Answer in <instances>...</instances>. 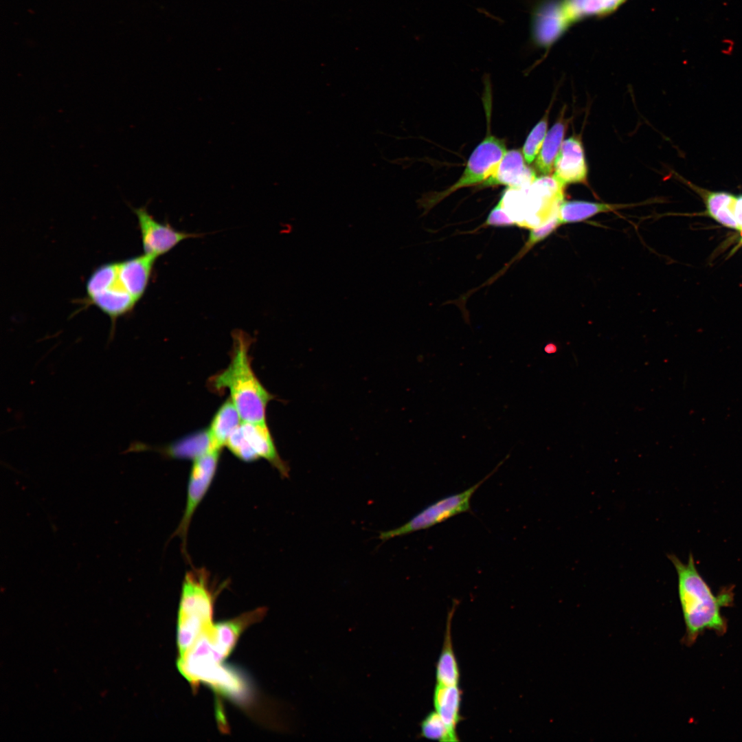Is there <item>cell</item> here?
Segmentation results:
<instances>
[{
    "mask_svg": "<svg viewBox=\"0 0 742 742\" xmlns=\"http://www.w3.org/2000/svg\"><path fill=\"white\" fill-rule=\"evenodd\" d=\"M741 236H742V234H741ZM741 242H742V240H741Z\"/></svg>",
    "mask_w": 742,
    "mask_h": 742,
    "instance_id": "31",
    "label": "cell"
},
{
    "mask_svg": "<svg viewBox=\"0 0 742 742\" xmlns=\"http://www.w3.org/2000/svg\"><path fill=\"white\" fill-rule=\"evenodd\" d=\"M212 449L216 448L212 446L207 430L175 443L171 448L169 447L167 453L175 457L194 459Z\"/></svg>",
    "mask_w": 742,
    "mask_h": 742,
    "instance_id": "21",
    "label": "cell"
},
{
    "mask_svg": "<svg viewBox=\"0 0 742 742\" xmlns=\"http://www.w3.org/2000/svg\"><path fill=\"white\" fill-rule=\"evenodd\" d=\"M536 179L535 171L526 165L521 151L510 150L505 154L495 174L481 186L505 185L511 189H525Z\"/></svg>",
    "mask_w": 742,
    "mask_h": 742,
    "instance_id": "14",
    "label": "cell"
},
{
    "mask_svg": "<svg viewBox=\"0 0 742 742\" xmlns=\"http://www.w3.org/2000/svg\"><path fill=\"white\" fill-rule=\"evenodd\" d=\"M225 446L244 462L263 458L276 468L282 477H289V466L280 456L266 422L242 421L231 434Z\"/></svg>",
    "mask_w": 742,
    "mask_h": 742,
    "instance_id": "6",
    "label": "cell"
},
{
    "mask_svg": "<svg viewBox=\"0 0 742 742\" xmlns=\"http://www.w3.org/2000/svg\"><path fill=\"white\" fill-rule=\"evenodd\" d=\"M734 203L721 207L715 215L714 219L723 226L741 231L734 214Z\"/></svg>",
    "mask_w": 742,
    "mask_h": 742,
    "instance_id": "27",
    "label": "cell"
},
{
    "mask_svg": "<svg viewBox=\"0 0 742 742\" xmlns=\"http://www.w3.org/2000/svg\"><path fill=\"white\" fill-rule=\"evenodd\" d=\"M241 423L238 410L230 398L227 399L215 413L207 430L212 446L221 449Z\"/></svg>",
    "mask_w": 742,
    "mask_h": 742,
    "instance_id": "16",
    "label": "cell"
},
{
    "mask_svg": "<svg viewBox=\"0 0 742 742\" xmlns=\"http://www.w3.org/2000/svg\"><path fill=\"white\" fill-rule=\"evenodd\" d=\"M506 152L502 139L487 135L471 153L459 179L435 199L439 201L460 188L482 183L495 174Z\"/></svg>",
    "mask_w": 742,
    "mask_h": 742,
    "instance_id": "9",
    "label": "cell"
},
{
    "mask_svg": "<svg viewBox=\"0 0 742 742\" xmlns=\"http://www.w3.org/2000/svg\"><path fill=\"white\" fill-rule=\"evenodd\" d=\"M420 735L428 739L454 742L447 726L436 711L428 714L422 721Z\"/></svg>",
    "mask_w": 742,
    "mask_h": 742,
    "instance_id": "23",
    "label": "cell"
},
{
    "mask_svg": "<svg viewBox=\"0 0 742 742\" xmlns=\"http://www.w3.org/2000/svg\"><path fill=\"white\" fill-rule=\"evenodd\" d=\"M564 188L553 176L543 175L527 188L508 190L502 205L515 225L532 229L558 215Z\"/></svg>",
    "mask_w": 742,
    "mask_h": 742,
    "instance_id": "4",
    "label": "cell"
},
{
    "mask_svg": "<svg viewBox=\"0 0 742 742\" xmlns=\"http://www.w3.org/2000/svg\"><path fill=\"white\" fill-rule=\"evenodd\" d=\"M734 214L739 225L742 227V194L736 196L734 201Z\"/></svg>",
    "mask_w": 742,
    "mask_h": 742,
    "instance_id": "28",
    "label": "cell"
},
{
    "mask_svg": "<svg viewBox=\"0 0 742 742\" xmlns=\"http://www.w3.org/2000/svg\"><path fill=\"white\" fill-rule=\"evenodd\" d=\"M627 204L596 203L585 201H567L561 205L558 216L561 224L583 221L597 214L633 206Z\"/></svg>",
    "mask_w": 742,
    "mask_h": 742,
    "instance_id": "18",
    "label": "cell"
},
{
    "mask_svg": "<svg viewBox=\"0 0 742 742\" xmlns=\"http://www.w3.org/2000/svg\"><path fill=\"white\" fill-rule=\"evenodd\" d=\"M571 24L562 1H548L538 6L531 21V35L539 46L551 45Z\"/></svg>",
    "mask_w": 742,
    "mask_h": 742,
    "instance_id": "11",
    "label": "cell"
},
{
    "mask_svg": "<svg viewBox=\"0 0 742 742\" xmlns=\"http://www.w3.org/2000/svg\"><path fill=\"white\" fill-rule=\"evenodd\" d=\"M485 224L498 227H506L515 225V222L504 210L499 201L489 213Z\"/></svg>",
    "mask_w": 742,
    "mask_h": 742,
    "instance_id": "26",
    "label": "cell"
},
{
    "mask_svg": "<svg viewBox=\"0 0 742 742\" xmlns=\"http://www.w3.org/2000/svg\"><path fill=\"white\" fill-rule=\"evenodd\" d=\"M462 691L458 685L442 686L436 684L434 693V705L447 726L454 742L458 741L456 727L461 719L460 708Z\"/></svg>",
    "mask_w": 742,
    "mask_h": 742,
    "instance_id": "15",
    "label": "cell"
},
{
    "mask_svg": "<svg viewBox=\"0 0 742 742\" xmlns=\"http://www.w3.org/2000/svg\"><path fill=\"white\" fill-rule=\"evenodd\" d=\"M265 612L264 608L258 609L228 621L212 624L203 633L214 651L224 660L234 649L242 632L262 619Z\"/></svg>",
    "mask_w": 742,
    "mask_h": 742,
    "instance_id": "13",
    "label": "cell"
},
{
    "mask_svg": "<svg viewBox=\"0 0 742 742\" xmlns=\"http://www.w3.org/2000/svg\"><path fill=\"white\" fill-rule=\"evenodd\" d=\"M86 293L88 301L113 323L131 312L142 297L130 279L124 260L104 263L93 270L86 283Z\"/></svg>",
    "mask_w": 742,
    "mask_h": 742,
    "instance_id": "5",
    "label": "cell"
},
{
    "mask_svg": "<svg viewBox=\"0 0 742 742\" xmlns=\"http://www.w3.org/2000/svg\"><path fill=\"white\" fill-rule=\"evenodd\" d=\"M736 196L727 192H709L705 196V203L708 215L715 218L717 212L723 206L732 204Z\"/></svg>",
    "mask_w": 742,
    "mask_h": 742,
    "instance_id": "24",
    "label": "cell"
},
{
    "mask_svg": "<svg viewBox=\"0 0 742 742\" xmlns=\"http://www.w3.org/2000/svg\"><path fill=\"white\" fill-rule=\"evenodd\" d=\"M564 111L555 124L547 133L541 148L535 161L537 170L548 175L552 170L556 158L561 149L568 121L563 118Z\"/></svg>",
    "mask_w": 742,
    "mask_h": 742,
    "instance_id": "17",
    "label": "cell"
},
{
    "mask_svg": "<svg viewBox=\"0 0 742 742\" xmlns=\"http://www.w3.org/2000/svg\"><path fill=\"white\" fill-rule=\"evenodd\" d=\"M561 225L562 224L557 215L547 223L532 228L526 245V249L530 248L536 243L544 240Z\"/></svg>",
    "mask_w": 742,
    "mask_h": 742,
    "instance_id": "25",
    "label": "cell"
},
{
    "mask_svg": "<svg viewBox=\"0 0 742 742\" xmlns=\"http://www.w3.org/2000/svg\"><path fill=\"white\" fill-rule=\"evenodd\" d=\"M740 232H741V234H742V227H741V231H740Z\"/></svg>",
    "mask_w": 742,
    "mask_h": 742,
    "instance_id": "30",
    "label": "cell"
},
{
    "mask_svg": "<svg viewBox=\"0 0 742 742\" xmlns=\"http://www.w3.org/2000/svg\"><path fill=\"white\" fill-rule=\"evenodd\" d=\"M131 208L137 218L144 254L155 259L172 250L181 241L202 236L181 232L168 223L158 222L146 206Z\"/></svg>",
    "mask_w": 742,
    "mask_h": 742,
    "instance_id": "10",
    "label": "cell"
},
{
    "mask_svg": "<svg viewBox=\"0 0 742 742\" xmlns=\"http://www.w3.org/2000/svg\"><path fill=\"white\" fill-rule=\"evenodd\" d=\"M625 0H563V6L572 23L583 16L614 11Z\"/></svg>",
    "mask_w": 742,
    "mask_h": 742,
    "instance_id": "20",
    "label": "cell"
},
{
    "mask_svg": "<svg viewBox=\"0 0 742 742\" xmlns=\"http://www.w3.org/2000/svg\"><path fill=\"white\" fill-rule=\"evenodd\" d=\"M181 594L177 625L179 657L212 625L214 592L209 572L204 567L188 570Z\"/></svg>",
    "mask_w": 742,
    "mask_h": 742,
    "instance_id": "3",
    "label": "cell"
},
{
    "mask_svg": "<svg viewBox=\"0 0 742 742\" xmlns=\"http://www.w3.org/2000/svg\"><path fill=\"white\" fill-rule=\"evenodd\" d=\"M677 574L678 595L686 625V643L693 644L706 630L723 635L727 623L721 609L733 600L731 589L715 595L697 570L694 557L690 554L684 563L674 554L668 555Z\"/></svg>",
    "mask_w": 742,
    "mask_h": 742,
    "instance_id": "1",
    "label": "cell"
},
{
    "mask_svg": "<svg viewBox=\"0 0 742 742\" xmlns=\"http://www.w3.org/2000/svg\"><path fill=\"white\" fill-rule=\"evenodd\" d=\"M553 177L561 184L587 183V165L580 137L564 140L556 158Z\"/></svg>",
    "mask_w": 742,
    "mask_h": 742,
    "instance_id": "12",
    "label": "cell"
},
{
    "mask_svg": "<svg viewBox=\"0 0 742 742\" xmlns=\"http://www.w3.org/2000/svg\"><path fill=\"white\" fill-rule=\"evenodd\" d=\"M548 117V115L546 114L535 126L524 143L523 155L525 161L528 164H531L537 158L541 148L547 134Z\"/></svg>",
    "mask_w": 742,
    "mask_h": 742,
    "instance_id": "22",
    "label": "cell"
},
{
    "mask_svg": "<svg viewBox=\"0 0 742 742\" xmlns=\"http://www.w3.org/2000/svg\"><path fill=\"white\" fill-rule=\"evenodd\" d=\"M545 351L547 353H554L556 351V346L553 344H548L546 346Z\"/></svg>",
    "mask_w": 742,
    "mask_h": 742,
    "instance_id": "29",
    "label": "cell"
},
{
    "mask_svg": "<svg viewBox=\"0 0 742 742\" xmlns=\"http://www.w3.org/2000/svg\"><path fill=\"white\" fill-rule=\"evenodd\" d=\"M232 338L230 363L211 379L210 384L216 391H229V398L242 421L265 423L266 408L273 396L264 387L251 368L249 350L252 339L240 330L232 333Z\"/></svg>",
    "mask_w": 742,
    "mask_h": 742,
    "instance_id": "2",
    "label": "cell"
},
{
    "mask_svg": "<svg viewBox=\"0 0 742 742\" xmlns=\"http://www.w3.org/2000/svg\"><path fill=\"white\" fill-rule=\"evenodd\" d=\"M454 606L448 616L445 642L436 665L437 684L442 686L458 685L460 679L459 668L453 652L451 636V624Z\"/></svg>",
    "mask_w": 742,
    "mask_h": 742,
    "instance_id": "19",
    "label": "cell"
},
{
    "mask_svg": "<svg viewBox=\"0 0 742 742\" xmlns=\"http://www.w3.org/2000/svg\"><path fill=\"white\" fill-rule=\"evenodd\" d=\"M502 462L503 461L484 479L467 489L436 501L398 528L381 532L379 539L382 541H386L394 537L425 530L455 515L469 512L471 510V499L475 492L497 471Z\"/></svg>",
    "mask_w": 742,
    "mask_h": 742,
    "instance_id": "7",
    "label": "cell"
},
{
    "mask_svg": "<svg viewBox=\"0 0 742 742\" xmlns=\"http://www.w3.org/2000/svg\"><path fill=\"white\" fill-rule=\"evenodd\" d=\"M221 449H212L193 459L187 487L186 504L175 535L182 541L185 552L186 539L194 513L209 490L214 478Z\"/></svg>",
    "mask_w": 742,
    "mask_h": 742,
    "instance_id": "8",
    "label": "cell"
}]
</instances>
